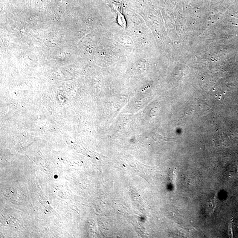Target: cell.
Returning <instances> with one entry per match:
<instances>
[{
	"label": "cell",
	"mask_w": 238,
	"mask_h": 238,
	"mask_svg": "<svg viewBox=\"0 0 238 238\" xmlns=\"http://www.w3.org/2000/svg\"><path fill=\"white\" fill-rule=\"evenodd\" d=\"M115 9H117V11L118 13V21L119 25L121 26L123 28H125L126 27V22L125 21V19H124V16L123 15L121 14L120 11V7L119 6H118V7H116L115 5Z\"/></svg>",
	"instance_id": "1"
},
{
	"label": "cell",
	"mask_w": 238,
	"mask_h": 238,
	"mask_svg": "<svg viewBox=\"0 0 238 238\" xmlns=\"http://www.w3.org/2000/svg\"><path fill=\"white\" fill-rule=\"evenodd\" d=\"M215 206V201L214 199H211L208 202V211L210 213L213 211Z\"/></svg>",
	"instance_id": "2"
}]
</instances>
